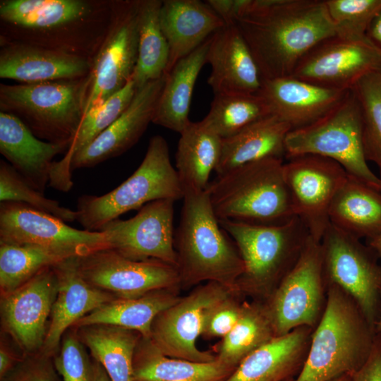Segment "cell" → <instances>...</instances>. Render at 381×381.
Instances as JSON below:
<instances>
[{
    "mask_svg": "<svg viewBox=\"0 0 381 381\" xmlns=\"http://www.w3.org/2000/svg\"><path fill=\"white\" fill-rule=\"evenodd\" d=\"M65 259L52 267L58 281L57 294L40 353L54 357L65 332L88 313L116 298L88 283L79 273L76 258Z\"/></svg>",
    "mask_w": 381,
    "mask_h": 381,
    "instance_id": "ffe728a7",
    "label": "cell"
},
{
    "mask_svg": "<svg viewBox=\"0 0 381 381\" xmlns=\"http://www.w3.org/2000/svg\"><path fill=\"white\" fill-rule=\"evenodd\" d=\"M67 143L42 140L17 116L0 111V152L31 187L44 193L54 158L66 153Z\"/></svg>",
    "mask_w": 381,
    "mask_h": 381,
    "instance_id": "cb8c5ba5",
    "label": "cell"
},
{
    "mask_svg": "<svg viewBox=\"0 0 381 381\" xmlns=\"http://www.w3.org/2000/svg\"><path fill=\"white\" fill-rule=\"evenodd\" d=\"M232 291L215 282L196 288L155 318L150 340L169 357L195 362L214 361L217 356L198 349L196 340L202 334L209 312L230 297Z\"/></svg>",
    "mask_w": 381,
    "mask_h": 381,
    "instance_id": "7c38bea8",
    "label": "cell"
},
{
    "mask_svg": "<svg viewBox=\"0 0 381 381\" xmlns=\"http://www.w3.org/2000/svg\"><path fill=\"white\" fill-rule=\"evenodd\" d=\"M0 200L28 205L50 214L65 222L77 219L75 210L62 206L31 187L6 161L0 162Z\"/></svg>",
    "mask_w": 381,
    "mask_h": 381,
    "instance_id": "ab89813d",
    "label": "cell"
},
{
    "mask_svg": "<svg viewBox=\"0 0 381 381\" xmlns=\"http://www.w3.org/2000/svg\"><path fill=\"white\" fill-rule=\"evenodd\" d=\"M165 75L138 88L126 110L71 162V171L95 167L131 149L152 123Z\"/></svg>",
    "mask_w": 381,
    "mask_h": 381,
    "instance_id": "d6986e66",
    "label": "cell"
},
{
    "mask_svg": "<svg viewBox=\"0 0 381 381\" xmlns=\"http://www.w3.org/2000/svg\"><path fill=\"white\" fill-rule=\"evenodd\" d=\"M206 59L211 67L207 82L214 95L259 92L260 70L235 23L226 24L210 37Z\"/></svg>",
    "mask_w": 381,
    "mask_h": 381,
    "instance_id": "44dd1931",
    "label": "cell"
},
{
    "mask_svg": "<svg viewBox=\"0 0 381 381\" xmlns=\"http://www.w3.org/2000/svg\"><path fill=\"white\" fill-rule=\"evenodd\" d=\"M242 304L231 296L216 305L205 319L202 334L208 338H224L236 324L241 315Z\"/></svg>",
    "mask_w": 381,
    "mask_h": 381,
    "instance_id": "7bdbcfd3",
    "label": "cell"
},
{
    "mask_svg": "<svg viewBox=\"0 0 381 381\" xmlns=\"http://www.w3.org/2000/svg\"><path fill=\"white\" fill-rule=\"evenodd\" d=\"M380 298H381V286H380ZM375 330L376 333H381V310L379 318L375 325Z\"/></svg>",
    "mask_w": 381,
    "mask_h": 381,
    "instance_id": "816d5d0a",
    "label": "cell"
},
{
    "mask_svg": "<svg viewBox=\"0 0 381 381\" xmlns=\"http://www.w3.org/2000/svg\"><path fill=\"white\" fill-rule=\"evenodd\" d=\"M330 381H351V375H344Z\"/></svg>",
    "mask_w": 381,
    "mask_h": 381,
    "instance_id": "f5cc1de1",
    "label": "cell"
},
{
    "mask_svg": "<svg viewBox=\"0 0 381 381\" xmlns=\"http://www.w3.org/2000/svg\"><path fill=\"white\" fill-rule=\"evenodd\" d=\"M375 334L356 301L338 286L327 284L325 311L294 381H330L352 375L368 357Z\"/></svg>",
    "mask_w": 381,
    "mask_h": 381,
    "instance_id": "3957f363",
    "label": "cell"
},
{
    "mask_svg": "<svg viewBox=\"0 0 381 381\" xmlns=\"http://www.w3.org/2000/svg\"><path fill=\"white\" fill-rule=\"evenodd\" d=\"M183 199L174 234L181 282L207 280L239 291L244 264L235 242L221 226L207 190H185Z\"/></svg>",
    "mask_w": 381,
    "mask_h": 381,
    "instance_id": "7a4b0ae2",
    "label": "cell"
},
{
    "mask_svg": "<svg viewBox=\"0 0 381 381\" xmlns=\"http://www.w3.org/2000/svg\"><path fill=\"white\" fill-rule=\"evenodd\" d=\"M349 91L327 88L286 76L262 79L258 93L266 102L271 114L287 123L294 130L322 117Z\"/></svg>",
    "mask_w": 381,
    "mask_h": 381,
    "instance_id": "603a6c76",
    "label": "cell"
},
{
    "mask_svg": "<svg viewBox=\"0 0 381 381\" xmlns=\"http://www.w3.org/2000/svg\"><path fill=\"white\" fill-rule=\"evenodd\" d=\"M76 262L88 283L120 298L173 289L181 282L178 268L172 265L156 259L133 260L109 248L78 256Z\"/></svg>",
    "mask_w": 381,
    "mask_h": 381,
    "instance_id": "5bb4252c",
    "label": "cell"
},
{
    "mask_svg": "<svg viewBox=\"0 0 381 381\" xmlns=\"http://www.w3.org/2000/svg\"><path fill=\"white\" fill-rule=\"evenodd\" d=\"M23 357L15 354L8 346L1 342L0 348V380H2L21 361Z\"/></svg>",
    "mask_w": 381,
    "mask_h": 381,
    "instance_id": "bcb514c9",
    "label": "cell"
},
{
    "mask_svg": "<svg viewBox=\"0 0 381 381\" xmlns=\"http://www.w3.org/2000/svg\"><path fill=\"white\" fill-rule=\"evenodd\" d=\"M222 138L202 121L192 122L180 133L176 166L183 190H205L222 155Z\"/></svg>",
    "mask_w": 381,
    "mask_h": 381,
    "instance_id": "4dcf8cb0",
    "label": "cell"
},
{
    "mask_svg": "<svg viewBox=\"0 0 381 381\" xmlns=\"http://www.w3.org/2000/svg\"><path fill=\"white\" fill-rule=\"evenodd\" d=\"M139 3L116 4L110 29L91 63L83 116L121 90L133 76L138 59Z\"/></svg>",
    "mask_w": 381,
    "mask_h": 381,
    "instance_id": "8fae6325",
    "label": "cell"
},
{
    "mask_svg": "<svg viewBox=\"0 0 381 381\" xmlns=\"http://www.w3.org/2000/svg\"><path fill=\"white\" fill-rule=\"evenodd\" d=\"M291 126L275 115H268L222 139L217 176L244 164L268 157L285 155V138Z\"/></svg>",
    "mask_w": 381,
    "mask_h": 381,
    "instance_id": "4316f807",
    "label": "cell"
},
{
    "mask_svg": "<svg viewBox=\"0 0 381 381\" xmlns=\"http://www.w3.org/2000/svg\"><path fill=\"white\" fill-rule=\"evenodd\" d=\"M336 35L365 40L368 25L381 8V0H325Z\"/></svg>",
    "mask_w": 381,
    "mask_h": 381,
    "instance_id": "60d3db41",
    "label": "cell"
},
{
    "mask_svg": "<svg viewBox=\"0 0 381 381\" xmlns=\"http://www.w3.org/2000/svg\"><path fill=\"white\" fill-rule=\"evenodd\" d=\"M351 90L361 109L366 159L377 166L381 179V66L362 77Z\"/></svg>",
    "mask_w": 381,
    "mask_h": 381,
    "instance_id": "f35d334b",
    "label": "cell"
},
{
    "mask_svg": "<svg viewBox=\"0 0 381 381\" xmlns=\"http://www.w3.org/2000/svg\"><path fill=\"white\" fill-rule=\"evenodd\" d=\"M57 291V277L52 266L11 292L1 295L2 327L24 356L40 352Z\"/></svg>",
    "mask_w": 381,
    "mask_h": 381,
    "instance_id": "ac0fdd59",
    "label": "cell"
},
{
    "mask_svg": "<svg viewBox=\"0 0 381 381\" xmlns=\"http://www.w3.org/2000/svg\"><path fill=\"white\" fill-rule=\"evenodd\" d=\"M90 4L82 0H4L1 19L24 29L55 30L87 16Z\"/></svg>",
    "mask_w": 381,
    "mask_h": 381,
    "instance_id": "836d02e7",
    "label": "cell"
},
{
    "mask_svg": "<svg viewBox=\"0 0 381 381\" xmlns=\"http://www.w3.org/2000/svg\"><path fill=\"white\" fill-rule=\"evenodd\" d=\"M235 369L217 358L195 362L167 356L150 339L141 337L133 357V381H224Z\"/></svg>",
    "mask_w": 381,
    "mask_h": 381,
    "instance_id": "f1b7e54d",
    "label": "cell"
},
{
    "mask_svg": "<svg viewBox=\"0 0 381 381\" xmlns=\"http://www.w3.org/2000/svg\"><path fill=\"white\" fill-rule=\"evenodd\" d=\"M368 245L373 249L381 262V232L368 240Z\"/></svg>",
    "mask_w": 381,
    "mask_h": 381,
    "instance_id": "f907efd6",
    "label": "cell"
},
{
    "mask_svg": "<svg viewBox=\"0 0 381 381\" xmlns=\"http://www.w3.org/2000/svg\"><path fill=\"white\" fill-rule=\"evenodd\" d=\"M90 68L80 55L31 44H10L0 52V78L21 83L79 79Z\"/></svg>",
    "mask_w": 381,
    "mask_h": 381,
    "instance_id": "7402d4cb",
    "label": "cell"
},
{
    "mask_svg": "<svg viewBox=\"0 0 381 381\" xmlns=\"http://www.w3.org/2000/svg\"><path fill=\"white\" fill-rule=\"evenodd\" d=\"M234 23L262 79L290 76L311 48L336 35L322 0H246Z\"/></svg>",
    "mask_w": 381,
    "mask_h": 381,
    "instance_id": "6da1fadb",
    "label": "cell"
},
{
    "mask_svg": "<svg viewBox=\"0 0 381 381\" xmlns=\"http://www.w3.org/2000/svg\"><path fill=\"white\" fill-rule=\"evenodd\" d=\"M59 349L53 361L63 381H95L93 361L77 333L67 334Z\"/></svg>",
    "mask_w": 381,
    "mask_h": 381,
    "instance_id": "b9f144b4",
    "label": "cell"
},
{
    "mask_svg": "<svg viewBox=\"0 0 381 381\" xmlns=\"http://www.w3.org/2000/svg\"><path fill=\"white\" fill-rule=\"evenodd\" d=\"M77 334L111 381H133L135 349L142 337L134 330L104 324L77 328Z\"/></svg>",
    "mask_w": 381,
    "mask_h": 381,
    "instance_id": "d6a6232c",
    "label": "cell"
},
{
    "mask_svg": "<svg viewBox=\"0 0 381 381\" xmlns=\"http://www.w3.org/2000/svg\"><path fill=\"white\" fill-rule=\"evenodd\" d=\"M54 361L38 353L24 356L1 381H59Z\"/></svg>",
    "mask_w": 381,
    "mask_h": 381,
    "instance_id": "ee69618b",
    "label": "cell"
},
{
    "mask_svg": "<svg viewBox=\"0 0 381 381\" xmlns=\"http://www.w3.org/2000/svg\"><path fill=\"white\" fill-rule=\"evenodd\" d=\"M210 37L195 50L179 61L165 75L153 123L180 134L190 123L188 114L193 91L198 75L207 63Z\"/></svg>",
    "mask_w": 381,
    "mask_h": 381,
    "instance_id": "83f0119b",
    "label": "cell"
},
{
    "mask_svg": "<svg viewBox=\"0 0 381 381\" xmlns=\"http://www.w3.org/2000/svg\"><path fill=\"white\" fill-rule=\"evenodd\" d=\"M0 243L35 245L72 256L108 248L104 232L75 229L50 214L16 202L0 203Z\"/></svg>",
    "mask_w": 381,
    "mask_h": 381,
    "instance_id": "9a60e30c",
    "label": "cell"
},
{
    "mask_svg": "<svg viewBox=\"0 0 381 381\" xmlns=\"http://www.w3.org/2000/svg\"><path fill=\"white\" fill-rule=\"evenodd\" d=\"M162 1L139 3L138 59L132 78L136 88L164 75L169 62V46L162 32L159 12Z\"/></svg>",
    "mask_w": 381,
    "mask_h": 381,
    "instance_id": "e575fe53",
    "label": "cell"
},
{
    "mask_svg": "<svg viewBox=\"0 0 381 381\" xmlns=\"http://www.w3.org/2000/svg\"><path fill=\"white\" fill-rule=\"evenodd\" d=\"M320 243L327 285L351 296L375 328L381 310V264L375 253L331 224Z\"/></svg>",
    "mask_w": 381,
    "mask_h": 381,
    "instance_id": "30bf717a",
    "label": "cell"
},
{
    "mask_svg": "<svg viewBox=\"0 0 381 381\" xmlns=\"http://www.w3.org/2000/svg\"><path fill=\"white\" fill-rule=\"evenodd\" d=\"M327 285L320 243L310 237L299 259L265 300L276 337L315 329L325 311Z\"/></svg>",
    "mask_w": 381,
    "mask_h": 381,
    "instance_id": "9c48e42d",
    "label": "cell"
},
{
    "mask_svg": "<svg viewBox=\"0 0 381 381\" xmlns=\"http://www.w3.org/2000/svg\"><path fill=\"white\" fill-rule=\"evenodd\" d=\"M219 222L235 242L244 264L239 291L265 300L296 265L310 237L297 217L279 225Z\"/></svg>",
    "mask_w": 381,
    "mask_h": 381,
    "instance_id": "5b68a950",
    "label": "cell"
},
{
    "mask_svg": "<svg viewBox=\"0 0 381 381\" xmlns=\"http://www.w3.org/2000/svg\"><path fill=\"white\" fill-rule=\"evenodd\" d=\"M159 21L169 51L164 75L226 25L206 1L199 0L162 1Z\"/></svg>",
    "mask_w": 381,
    "mask_h": 381,
    "instance_id": "d4e9b609",
    "label": "cell"
},
{
    "mask_svg": "<svg viewBox=\"0 0 381 381\" xmlns=\"http://www.w3.org/2000/svg\"><path fill=\"white\" fill-rule=\"evenodd\" d=\"M294 378H295V377H291V378H289V379H286V380H284V381H294Z\"/></svg>",
    "mask_w": 381,
    "mask_h": 381,
    "instance_id": "db71d44e",
    "label": "cell"
},
{
    "mask_svg": "<svg viewBox=\"0 0 381 381\" xmlns=\"http://www.w3.org/2000/svg\"><path fill=\"white\" fill-rule=\"evenodd\" d=\"M284 147L287 158L314 155L330 159L352 179L381 192V179L370 169L365 157L361 109L351 90L322 117L291 130Z\"/></svg>",
    "mask_w": 381,
    "mask_h": 381,
    "instance_id": "ba28073f",
    "label": "cell"
},
{
    "mask_svg": "<svg viewBox=\"0 0 381 381\" xmlns=\"http://www.w3.org/2000/svg\"><path fill=\"white\" fill-rule=\"evenodd\" d=\"M329 217L339 229L368 241L381 232V192L349 176L332 202Z\"/></svg>",
    "mask_w": 381,
    "mask_h": 381,
    "instance_id": "f546056e",
    "label": "cell"
},
{
    "mask_svg": "<svg viewBox=\"0 0 381 381\" xmlns=\"http://www.w3.org/2000/svg\"><path fill=\"white\" fill-rule=\"evenodd\" d=\"M288 159L284 176L296 216L310 236L320 242L330 224L332 202L349 175L338 163L324 157L303 155Z\"/></svg>",
    "mask_w": 381,
    "mask_h": 381,
    "instance_id": "4fadbf2b",
    "label": "cell"
},
{
    "mask_svg": "<svg viewBox=\"0 0 381 381\" xmlns=\"http://www.w3.org/2000/svg\"><path fill=\"white\" fill-rule=\"evenodd\" d=\"M87 76L37 83H1V111L19 118L42 140L70 145L83 117Z\"/></svg>",
    "mask_w": 381,
    "mask_h": 381,
    "instance_id": "52a82bcc",
    "label": "cell"
},
{
    "mask_svg": "<svg viewBox=\"0 0 381 381\" xmlns=\"http://www.w3.org/2000/svg\"><path fill=\"white\" fill-rule=\"evenodd\" d=\"M277 337L265 302L242 304L241 315L223 339L217 358L236 368L250 353Z\"/></svg>",
    "mask_w": 381,
    "mask_h": 381,
    "instance_id": "d590c367",
    "label": "cell"
},
{
    "mask_svg": "<svg viewBox=\"0 0 381 381\" xmlns=\"http://www.w3.org/2000/svg\"><path fill=\"white\" fill-rule=\"evenodd\" d=\"M270 114L268 105L258 93L220 94L214 95L202 122L224 139Z\"/></svg>",
    "mask_w": 381,
    "mask_h": 381,
    "instance_id": "74e56055",
    "label": "cell"
},
{
    "mask_svg": "<svg viewBox=\"0 0 381 381\" xmlns=\"http://www.w3.org/2000/svg\"><path fill=\"white\" fill-rule=\"evenodd\" d=\"M283 167L268 157L217 176L206 190L218 219L279 225L296 217Z\"/></svg>",
    "mask_w": 381,
    "mask_h": 381,
    "instance_id": "277c9868",
    "label": "cell"
},
{
    "mask_svg": "<svg viewBox=\"0 0 381 381\" xmlns=\"http://www.w3.org/2000/svg\"><path fill=\"white\" fill-rule=\"evenodd\" d=\"M183 198V187L171 162L168 143L157 135L150 138L141 164L126 181L104 195H83L78 198L76 220L85 230L99 231L109 222L148 202Z\"/></svg>",
    "mask_w": 381,
    "mask_h": 381,
    "instance_id": "8992f818",
    "label": "cell"
},
{
    "mask_svg": "<svg viewBox=\"0 0 381 381\" xmlns=\"http://www.w3.org/2000/svg\"><path fill=\"white\" fill-rule=\"evenodd\" d=\"M381 66V53L367 40L337 35L311 48L290 76L321 87L350 90L365 75Z\"/></svg>",
    "mask_w": 381,
    "mask_h": 381,
    "instance_id": "e0dca14e",
    "label": "cell"
},
{
    "mask_svg": "<svg viewBox=\"0 0 381 381\" xmlns=\"http://www.w3.org/2000/svg\"><path fill=\"white\" fill-rule=\"evenodd\" d=\"M171 291V289H166L138 298H116L84 316L73 327L111 325L134 330L149 339L155 318L180 299Z\"/></svg>",
    "mask_w": 381,
    "mask_h": 381,
    "instance_id": "1f68e13d",
    "label": "cell"
},
{
    "mask_svg": "<svg viewBox=\"0 0 381 381\" xmlns=\"http://www.w3.org/2000/svg\"><path fill=\"white\" fill-rule=\"evenodd\" d=\"M365 37L368 42L381 53V8L370 21Z\"/></svg>",
    "mask_w": 381,
    "mask_h": 381,
    "instance_id": "7dc6e473",
    "label": "cell"
},
{
    "mask_svg": "<svg viewBox=\"0 0 381 381\" xmlns=\"http://www.w3.org/2000/svg\"><path fill=\"white\" fill-rule=\"evenodd\" d=\"M174 202L171 199L154 200L128 219L118 218L105 224L99 231L106 235L108 248L133 260L156 259L177 267Z\"/></svg>",
    "mask_w": 381,
    "mask_h": 381,
    "instance_id": "2e32d148",
    "label": "cell"
},
{
    "mask_svg": "<svg viewBox=\"0 0 381 381\" xmlns=\"http://www.w3.org/2000/svg\"><path fill=\"white\" fill-rule=\"evenodd\" d=\"M206 2L226 24L234 23L231 18L234 0H207Z\"/></svg>",
    "mask_w": 381,
    "mask_h": 381,
    "instance_id": "c3c4849f",
    "label": "cell"
},
{
    "mask_svg": "<svg viewBox=\"0 0 381 381\" xmlns=\"http://www.w3.org/2000/svg\"><path fill=\"white\" fill-rule=\"evenodd\" d=\"M351 381H381V333H376L368 357L351 375Z\"/></svg>",
    "mask_w": 381,
    "mask_h": 381,
    "instance_id": "f6af8a7d",
    "label": "cell"
},
{
    "mask_svg": "<svg viewBox=\"0 0 381 381\" xmlns=\"http://www.w3.org/2000/svg\"><path fill=\"white\" fill-rule=\"evenodd\" d=\"M74 257L30 244L0 243V289L4 295L15 290L43 269Z\"/></svg>",
    "mask_w": 381,
    "mask_h": 381,
    "instance_id": "8d00e7d4",
    "label": "cell"
},
{
    "mask_svg": "<svg viewBox=\"0 0 381 381\" xmlns=\"http://www.w3.org/2000/svg\"><path fill=\"white\" fill-rule=\"evenodd\" d=\"M95 381H111L104 368L96 361H93Z\"/></svg>",
    "mask_w": 381,
    "mask_h": 381,
    "instance_id": "681fc988",
    "label": "cell"
},
{
    "mask_svg": "<svg viewBox=\"0 0 381 381\" xmlns=\"http://www.w3.org/2000/svg\"><path fill=\"white\" fill-rule=\"evenodd\" d=\"M313 329L300 327L277 337L243 358L224 381H284L306 361Z\"/></svg>",
    "mask_w": 381,
    "mask_h": 381,
    "instance_id": "484cf974",
    "label": "cell"
}]
</instances>
